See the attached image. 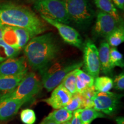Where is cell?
Instances as JSON below:
<instances>
[{
  "mask_svg": "<svg viewBox=\"0 0 124 124\" xmlns=\"http://www.w3.org/2000/svg\"><path fill=\"white\" fill-rule=\"evenodd\" d=\"M83 69L85 72L96 78L101 70L98 49L91 40H87L83 48Z\"/></svg>",
  "mask_w": 124,
  "mask_h": 124,
  "instance_id": "cell-7",
  "label": "cell"
},
{
  "mask_svg": "<svg viewBox=\"0 0 124 124\" xmlns=\"http://www.w3.org/2000/svg\"><path fill=\"white\" fill-rule=\"evenodd\" d=\"M94 78L79 69H77L76 87L78 93L81 94L85 90L94 86Z\"/></svg>",
  "mask_w": 124,
  "mask_h": 124,
  "instance_id": "cell-17",
  "label": "cell"
},
{
  "mask_svg": "<svg viewBox=\"0 0 124 124\" xmlns=\"http://www.w3.org/2000/svg\"><path fill=\"white\" fill-rule=\"evenodd\" d=\"M110 66L112 70L115 67L123 68L124 66L123 55L115 47L110 49Z\"/></svg>",
  "mask_w": 124,
  "mask_h": 124,
  "instance_id": "cell-25",
  "label": "cell"
},
{
  "mask_svg": "<svg viewBox=\"0 0 124 124\" xmlns=\"http://www.w3.org/2000/svg\"><path fill=\"white\" fill-rule=\"evenodd\" d=\"M109 46L116 47L120 46L124 41V28L123 25L118 26L106 38Z\"/></svg>",
  "mask_w": 124,
  "mask_h": 124,
  "instance_id": "cell-20",
  "label": "cell"
},
{
  "mask_svg": "<svg viewBox=\"0 0 124 124\" xmlns=\"http://www.w3.org/2000/svg\"><path fill=\"white\" fill-rule=\"evenodd\" d=\"M113 87L116 89L122 91L124 89V74L122 72L116 76L113 80Z\"/></svg>",
  "mask_w": 124,
  "mask_h": 124,
  "instance_id": "cell-28",
  "label": "cell"
},
{
  "mask_svg": "<svg viewBox=\"0 0 124 124\" xmlns=\"http://www.w3.org/2000/svg\"><path fill=\"white\" fill-rule=\"evenodd\" d=\"M4 25L0 24V40L2 39V35H3V31H4Z\"/></svg>",
  "mask_w": 124,
  "mask_h": 124,
  "instance_id": "cell-33",
  "label": "cell"
},
{
  "mask_svg": "<svg viewBox=\"0 0 124 124\" xmlns=\"http://www.w3.org/2000/svg\"><path fill=\"white\" fill-rule=\"evenodd\" d=\"M72 97V94L60 83L54 89L51 97L45 99L43 101L56 110L64 108L69 103Z\"/></svg>",
  "mask_w": 124,
  "mask_h": 124,
  "instance_id": "cell-13",
  "label": "cell"
},
{
  "mask_svg": "<svg viewBox=\"0 0 124 124\" xmlns=\"http://www.w3.org/2000/svg\"><path fill=\"white\" fill-rule=\"evenodd\" d=\"M117 27L118 21L112 16L101 11L98 12L94 28L96 35L106 38Z\"/></svg>",
  "mask_w": 124,
  "mask_h": 124,
  "instance_id": "cell-11",
  "label": "cell"
},
{
  "mask_svg": "<svg viewBox=\"0 0 124 124\" xmlns=\"http://www.w3.org/2000/svg\"><path fill=\"white\" fill-rule=\"evenodd\" d=\"M94 87L96 91L108 92L113 87V80L110 78L106 76L98 77L94 80Z\"/></svg>",
  "mask_w": 124,
  "mask_h": 124,
  "instance_id": "cell-21",
  "label": "cell"
},
{
  "mask_svg": "<svg viewBox=\"0 0 124 124\" xmlns=\"http://www.w3.org/2000/svg\"><path fill=\"white\" fill-rule=\"evenodd\" d=\"M40 124H56L55 122L52 121L46 120L44 119V120H43L41 123H40Z\"/></svg>",
  "mask_w": 124,
  "mask_h": 124,
  "instance_id": "cell-32",
  "label": "cell"
},
{
  "mask_svg": "<svg viewBox=\"0 0 124 124\" xmlns=\"http://www.w3.org/2000/svg\"><path fill=\"white\" fill-rule=\"evenodd\" d=\"M20 50L13 48L7 44L2 39L0 40V63L8 59L15 58L18 55Z\"/></svg>",
  "mask_w": 124,
  "mask_h": 124,
  "instance_id": "cell-22",
  "label": "cell"
},
{
  "mask_svg": "<svg viewBox=\"0 0 124 124\" xmlns=\"http://www.w3.org/2000/svg\"><path fill=\"white\" fill-rule=\"evenodd\" d=\"M41 18L57 29L60 36L65 42L78 48L81 49L83 48V40L80 34L76 29L67 24L48 19L44 17H41Z\"/></svg>",
  "mask_w": 124,
  "mask_h": 124,
  "instance_id": "cell-10",
  "label": "cell"
},
{
  "mask_svg": "<svg viewBox=\"0 0 124 124\" xmlns=\"http://www.w3.org/2000/svg\"><path fill=\"white\" fill-rule=\"evenodd\" d=\"M28 71L24 57L12 58L0 63V75L14 76Z\"/></svg>",
  "mask_w": 124,
  "mask_h": 124,
  "instance_id": "cell-12",
  "label": "cell"
},
{
  "mask_svg": "<svg viewBox=\"0 0 124 124\" xmlns=\"http://www.w3.org/2000/svg\"><path fill=\"white\" fill-rule=\"evenodd\" d=\"M83 66L82 62H76L69 64L56 63L49 65L40 72L42 75V84L48 91H51L62 83L70 72Z\"/></svg>",
  "mask_w": 124,
  "mask_h": 124,
  "instance_id": "cell-4",
  "label": "cell"
},
{
  "mask_svg": "<svg viewBox=\"0 0 124 124\" xmlns=\"http://www.w3.org/2000/svg\"><path fill=\"white\" fill-rule=\"evenodd\" d=\"M72 117V113L64 108L55 110L49 113L45 120L52 121L57 124H62L69 121Z\"/></svg>",
  "mask_w": 124,
  "mask_h": 124,
  "instance_id": "cell-19",
  "label": "cell"
},
{
  "mask_svg": "<svg viewBox=\"0 0 124 124\" xmlns=\"http://www.w3.org/2000/svg\"><path fill=\"white\" fill-rule=\"evenodd\" d=\"M0 24L25 29L32 38L47 28L46 23L31 9L13 4L0 5Z\"/></svg>",
  "mask_w": 124,
  "mask_h": 124,
  "instance_id": "cell-2",
  "label": "cell"
},
{
  "mask_svg": "<svg viewBox=\"0 0 124 124\" xmlns=\"http://www.w3.org/2000/svg\"><path fill=\"white\" fill-rule=\"evenodd\" d=\"M100 117H104V116L93 108L80 109V118L82 124H90L93 120Z\"/></svg>",
  "mask_w": 124,
  "mask_h": 124,
  "instance_id": "cell-23",
  "label": "cell"
},
{
  "mask_svg": "<svg viewBox=\"0 0 124 124\" xmlns=\"http://www.w3.org/2000/svg\"><path fill=\"white\" fill-rule=\"evenodd\" d=\"M77 69L70 72L62 80L61 84L71 93L72 95L77 93L76 87Z\"/></svg>",
  "mask_w": 124,
  "mask_h": 124,
  "instance_id": "cell-24",
  "label": "cell"
},
{
  "mask_svg": "<svg viewBox=\"0 0 124 124\" xmlns=\"http://www.w3.org/2000/svg\"><path fill=\"white\" fill-rule=\"evenodd\" d=\"M115 7H117L121 10L124 9V0H111Z\"/></svg>",
  "mask_w": 124,
  "mask_h": 124,
  "instance_id": "cell-30",
  "label": "cell"
},
{
  "mask_svg": "<svg viewBox=\"0 0 124 124\" xmlns=\"http://www.w3.org/2000/svg\"><path fill=\"white\" fill-rule=\"evenodd\" d=\"M32 39L28 31L21 28L4 25L2 40L13 48L20 50Z\"/></svg>",
  "mask_w": 124,
  "mask_h": 124,
  "instance_id": "cell-9",
  "label": "cell"
},
{
  "mask_svg": "<svg viewBox=\"0 0 124 124\" xmlns=\"http://www.w3.org/2000/svg\"><path fill=\"white\" fill-rule=\"evenodd\" d=\"M25 101L18 100H0V121H5L15 116L24 103Z\"/></svg>",
  "mask_w": 124,
  "mask_h": 124,
  "instance_id": "cell-14",
  "label": "cell"
},
{
  "mask_svg": "<svg viewBox=\"0 0 124 124\" xmlns=\"http://www.w3.org/2000/svg\"><path fill=\"white\" fill-rule=\"evenodd\" d=\"M110 46L106 41L101 43L99 48L98 55L101 69L105 74H110L112 70L110 66Z\"/></svg>",
  "mask_w": 124,
  "mask_h": 124,
  "instance_id": "cell-16",
  "label": "cell"
},
{
  "mask_svg": "<svg viewBox=\"0 0 124 124\" xmlns=\"http://www.w3.org/2000/svg\"><path fill=\"white\" fill-rule=\"evenodd\" d=\"M82 95L81 94L77 93L72 95V97L69 103L64 107L65 109L71 112H74L77 110L80 109L82 103Z\"/></svg>",
  "mask_w": 124,
  "mask_h": 124,
  "instance_id": "cell-26",
  "label": "cell"
},
{
  "mask_svg": "<svg viewBox=\"0 0 124 124\" xmlns=\"http://www.w3.org/2000/svg\"><path fill=\"white\" fill-rule=\"evenodd\" d=\"M20 118L24 124H34L36 120L35 111L31 108L23 110L20 113Z\"/></svg>",
  "mask_w": 124,
  "mask_h": 124,
  "instance_id": "cell-27",
  "label": "cell"
},
{
  "mask_svg": "<svg viewBox=\"0 0 124 124\" xmlns=\"http://www.w3.org/2000/svg\"><path fill=\"white\" fill-rule=\"evenodd\" d=\"M59 50L52 33L34 37L24 48L27 62L34 70L40 72L51 65L58 56Z\"/></svg>",
  "mask_w": 124,
  "mask_h": 124,
  "instance_id": "cell-1",
  "label": "cell"
},
{
  "mask_svg": "<svg viewBox=\"0 0 124 124\" xmlns=\"http://www.w3.org/2000/svg\"><path fill=\"white\" fill-rule=\"evenodd\" d=\"M27 74V71L14 76L0 75V91L8 93L14 90Z\"/></svg>",
  "mask_w": 124,
  "mask_h": 124,
  "instance_id": "cell-15",
  "label": "cell"
},
{
  "mask_svg": "<svg viewBox=\"0 0 124 124\" xmlns=\"http://www.w3.org/2000/svg\"><path fill=\"white\" fill-rule=\"evenodd\" d=\"M33 8L41 17L65 24L70 21L63 0H36Z\"/></svg>",
  "mask_w": 124,
  "mask_h": 124,
  "instance_id": "cell-5",
  "label": "cell"
},
{
  "mask_svg": "<svg viewBox=\"0 0 124 124\" xmlns=\"http://www.w3.org/2000/svg\"><path fill=\"white\" fill-rule=\"evenodd\" d=\"M116 122H117V124H124V117H120L117 118V119H116Z\"/></svg>",
  "mask_w": 124,
  "mask_h": 124,
  "instance_id": "cell-31",
  "label": "cell"
},
{
  "mask_svg": "<svg viewBox=\"0 0 124 124\" xmlns=\"http://www.w3.org/2000/svg\"><path fill=\"white\" fill-rule=\"evenodd\" d=\"M98 8L101 11L110 15L116 21L118 22L120 20V16L118 11L116 8L111 0H93Z\"/></svg>",
  "mask_w": 124,
  "mask_h": 124,
  "instance_id": "cell-18",
  "label": "cell"
},
{
  "mask_svg": "<svg viewBox=\"0 0 124 124\" xmlns=\"http://www.w3.org/2000/svg\"><path fill=\"white\" fill-rule=\"evenodd\" d=\"M70 20L80 27H85L91 23L94 12L88 0H63Z\"/></svg>",
  "mask_w": 124,
  "mask_h": 124,
  "instance_id": "cell-6",
  "label": "cell"
},
{
  "mask_svg": "<svg viewBox=\"0 0 124 124\" xmlns=\"http://www.w3.org/2000/svg\"><path fill=\"white\" fill-rule=\"evenodd\" d=\"M121 95L108 91H95L93 98V108L99 112L111 115L116 110Z\"/></svg>",
  "mask_w": 124,
  "mask_h": 124,
  "instance_id": "cell-8",
  "label": "cell"
},
{
  "mask_svg": "<svg viewBox=\"0 0 124 124\" xmlns=\"http://www.w3.org/2000/svg\"><path fill=\"white\" fill-rule=\"evenodd\" d=\"M41 85L42 83L36 74L29 72L14 90L0 97V100L10 99L28 102L39 92Z\"/></svg>",
  "mask_w": 124,
  "mask_h": 124,
  "instance_id": "cell-3",
  "label": "cell"
},
{
  "mask_svg": "<svg viewBox=\"0 0 124 124\" xmlns=\"http://www.w3.org/2000/svg\"><path fill=\"white\" fill-rule=\"evenodd\" d=\"M70 124H82L80 118V109L77 110L73 112Z\"/></svg>",
  "mask_w": 124,
  "mask_h": 124,
  "instance_id": "cell-29",
  "label": "cell"
},
{
  "mask_svg": "<svg viewBox=\"0 0 124 124\" xmlns=\"http://www.w3.org/2000/svg\"><path fill=\"white\" fill-rule=\"evenodd\" d=\"M70 124V121H67V122H64V123H63V124Z\"/></svg>",
  "mask_w": 124,
  "mask_h": 124,
  "instance_id": "cell-34",
  "label": "cell"
}]
</instances>
